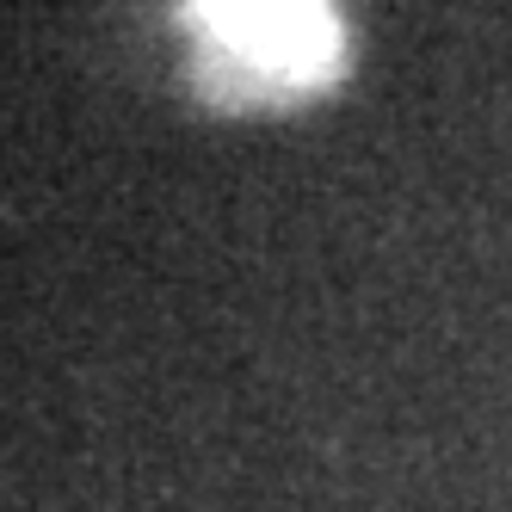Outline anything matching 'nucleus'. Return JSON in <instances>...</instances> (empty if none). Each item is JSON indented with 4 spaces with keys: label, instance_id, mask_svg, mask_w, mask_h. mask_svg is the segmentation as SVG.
I'll use <instances>...</instances> for the list:
<instances>
[{
    "label": "nucleus",
    "instance_id": "f257e3e1",
    "mask_svg": "<svg viewBox=\"0 0 512 512\" xmlns=\"http://www.w3.org/2000/svg\"><path fill=\"white\" fill-rule=\"evenodd\" d=\"M204 44L260 87H315L340 68V19L327 0H192Z\"/></svg>",
    "mask_w": 512,
    "mask_h": 512
}]
</instances>
